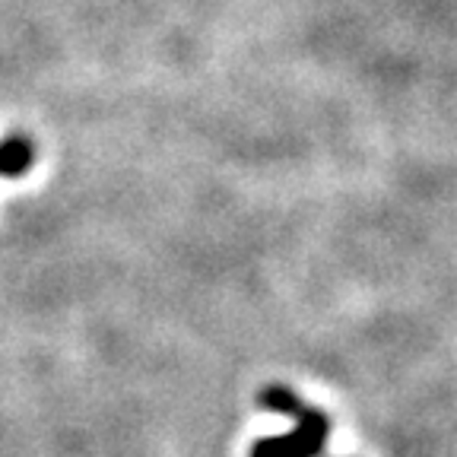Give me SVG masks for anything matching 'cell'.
Wrapping results in <instances>:
<instances>
[{
    "mask_svg": "<svg viewBox=\"0 0 457 457\" xmlns=\"http://www.w3.org/2000/svg\"><path fill=\"white\" fill-rule=\"evenodd\" d=\"M261 407L270 413L293 416L295 428L289 436L277 438H261L251 445V457H318L328 442L330 422L324 413H318L314 407H305L289 387L270 385L261 391Z\"/></svg>",
    "mask_w": 457,
    "mask_h": 457,
    "instance_id": "cell-1",
    "label": "cell"
},
{
    "mask_svg": "<svg viewBox=\"0 0 457 457\" xmlns=\"http://www.w3.org/2000/svg\"><path fill=\"white\" fill-rule=\"evenodd\" d=\"M36 162V143L29 140V137H7V140H0V175L4 179H20L32 169Z\"/></svg>",
    "mask_w": 457,
    "mask_h": 457,
    "instance_id": "cell-2",
    "label": "cell"
}]
</instances>
